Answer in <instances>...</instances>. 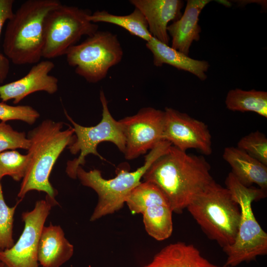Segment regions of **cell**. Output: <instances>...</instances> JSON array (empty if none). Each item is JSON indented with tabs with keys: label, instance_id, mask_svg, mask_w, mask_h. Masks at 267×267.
I'll return each mask as SVG.
<instances>
[{
	"label": "cell",
	"instance_id": "obj_16",
	"mask_svg": "<svg viewBox=\"0 0 267 267\" xmlns=\"http://www.w3.org/2000/svg\"><path fill=\"white\" fill-rule=\"evenodd\" d=\"M209 0H188L181 16L167 27L172 38L171 47L188 56L194 41L200 39L201 29L198 24L199 15Z\"/></svg>",
	"mask_w": 267,
	"mask_h": 267
},
{
	"label": "cell",
	"instance_id": "obj_23",
	"mask_svg": "<svg viewBox=\"0 0 267 267\" xmlns=\"http://www.w3.org/2000/svg\"><path fill=\"white\" fill-rule=\"evenodd\" d=\"M30 162L28 154L23 155L16 150L0 153V181L5 176L19 181L24 177Z\"/></svg>",
	"mask_w": 267,
	"mask_h": 267
},
{
	"label": "cell",
	"instance_id": "obj_18",
	"mask_svg": "<svg viewBox=\"0 0 267 267\" xmlns=\"http://www.w3.org/2000/svg\"><path fill=\"white\" fill-rule=\"evenodd\" d=\"M222 158L230 166L231 173L241 183L247 187L256 184L267 191V165L237 147H225Z\"/></svg>",
	"mask_w": 267,
	"mask_h": 267
},
{
	"label": "cell",
	"instance_id": "obj_6",
	"mask_svg": "<svg viewBox=\"0 0 267 267\" xmlns=\"http://www.w3.org/2000/svg\"><path fill=\"white\" fill-rule=\"evenodd\" d=\"M186 208L207 237L222 249L234 243L241 212L226 188L214 181Z\"/></svg>",
	"mask_w": 267,
	"mask_h": 267
},
{
	"label": "cell",
	"instance_id": "obj_20",
	"mask_svg": "<svg viewBox=\"0 0 267 267\" xmlns=\"http://www.w3.org/2000/svg\"><path fill=\"white\" fill-rule=\"evenodd\" d=\"M143 267H230L219 266L204 258L193 245L178 242L162 249Z\"/></svg>",
	"mask_w": 267,
	"mask_h": 267
},
{
	"label": "cell",
	"instance_id": "obj_4",
	"mask_svg": "<svg viewBox=\"0 0 267 267\" xmlns=\"http://www.w3.org/2000/svg\"><path fill=\"white\" fill-rule=\"evenodd\" d=\"M225 184L241 212L235 240L231 245L222 249L227 256L225 265L233 267L267 254V234L256 219L252 208V203L265 198L267 192L260 188L245 186L231 172Z\"/></svg>",
	"mask_w": 267,
	"mask_h": 267
},
{
	"label": "cell",
	"instance_id": "obj_12",
	"mask_svg": "<svg viewBox=\"0 0 267 267\" xmlns=\"http://www.w3.org/2000/svg\"><path fill=\"white\" fill-rule=\"evenodd\" d=\"M164 111L152 107L140 109L119 120L125 137V158L134 159L154 148L163 139Z\"/></svg>",
	"mask_w": 267,
	"mask_h": 267
},
{
	"label": "cell",
	"instance_id": "obj_7",
	"mask_svg": "<svg viewBox=\"0 0 267 267\" xmlns=\"http://www.w3.org/2000/svg\"><path fill=\"white\" fill-rule=\"evenodd\" d=\"M68 65L76 73L90 83L104 79L109 69L122 59L123 50L116 34L97 31L66 53Z\"/></svg>",
	"mask_w": 267,
	"mask_h": 267
},
{
	"label": "cell",
	"instance_id": "obj_3",
	"mask_svg": "<svg viewBox=\"0 0 267 267\" xmlns=\"http://www.w3.org/2000/svg\"><path fill=\"white\" fill-rule=\"evenodd\" d=\"M61 4L58 0H28L7 22L3 49L18 65L38 63L43 57L45 24L49 13Z\"/></svg>",
	"mask_w": 267,
	"mask_h": 267
},
{
	"label": "cell",
	"instance_id": "obj_21",
	"mask_svg": "<svg viewBox=\"0 0 267 267\" xmlns=\"http://www.w3.org/2000/svg\"><path fill=\"white\" fill-rule=\"evenodd\" d=\"M88 19L94 23L104 22L116 25L146 42L152 37L144 16L136 8L130 14L125 15L113 14L106 10H97L90 14Z\"/></svg>",
	"mask_w": 267,
	"mask_h": 267
},
{
	"label": "cell",
	"instance_id": "obj_27",
	"mask_svg": "<svg viewBox=\"0 0 267 267\" xmlns=\"http://www.w3.org/2000/svg\"><path fill=\"white\" fill-rule=\"evenodd\" d=\"M39 117V113L31 106H12L3 102L0 103V120L2 122L20 120L33 125Z\"/></svg>",
	"mask_w": 267,
	"mask_h": 267
},
{
	"label": "cell",
	"instance_id": "obj_8",
	"mask_svg": "<svg viewBox=\"0 0 267 267\" xmlns=\"http://www.w3.org/2000/svg\"><path fill=\"white\" fill-rule=\"evenodd\" d=\"M91 13L77 6L61 4L48 15L45 24L43 57L65 55L83 36H90L98 26L88 19Z\"/></svg>",
	"mask_w": 267,
	"mask_h": 267
},
{
	"label": "cell",
	"instance_id": "obj_15",
	"mask_svg": "<svg viewBox=\"0 0 267 267\" xmlns=\"http://www.w3.org/2000/svg\"><path fill=\"white\" fill-rule=\"evenodd\" d=\"M130 2L144 16L152 37L169 45L168 23L181 16L184 2L180 0H131Z\"/></svg>",
	"mask_w": 267,
	"mask_h": 267
},
{
	"label": "cell",
	"instance_id": "obj_10",
	"mask_svg": "<svg viewBox=\"0 0 267 267\" xmlns=\"http://www.w3.org/2000/svg\"><path fill=\"white\" fill-rule=\"evenodd\" d=\"M126 203L132 214H141L145 229L152 237L162 241L173 230V210L163 192L155 184L141 181L130 193Z\"/></svg>",
	"mask_w": 267,
	"mask_h": 267
},
{
	"label": "cell",
	"instance_id": "obj_2",
	"mask_svg": "<svg viewBox=\"0 0 267 267\" xmlns=\"http://www.w3.org/2000/svg\"><path fill=\"white\" fill-rule=\"evenodd\" d=\"M63 127V122L47 119L29 132L30 162L17 194L19 201L32 190L44 192L55 199L57 191L49 181L51 172L60 155L75 139L72 127L65 130Z\"/></svg>",
	"mask_w": 267,
	"mask_h": 267
},
{
	"label": "cell",
	"instance_id": "obj_13",
	"mask_svg": "<svg viewBox=\"0 0 267 267\" xmlns=\"http://www.w3.org/2000/svg\"><path fill=\"white\" fill-rule=\"evenodd\" d=\"M164 111V140L182 151L193 148L206 155L212 153V136L205 123L172 108Z\"/></svg>",
	"mask_w": 267,
	"mask_h": 267
},
{
	"label": "cell",
	"instance_id": "obj_1",
	"mask_svg": "<svg viewBox=\"0 0 267 267\" xmlns=\"http://www.w3.org/2000/svg\"><path fill=\"white\" fill-rule=\"evenodd\" d=\"M210 169L203 156L187 154L172 145L151 164L142 178L158 186L173 212L180 214L215 181Z\"/></svg>",
	"mask_w": 267,
	"mask_h": 267
},
{
	"label": "cell",
	"instance_id": "obj_17",
	"mask_svg": "<svg viewBox=\"0 0 267 267\" xmlns=\"http://www.w3.org/2000/svg\"><path fill=\"white\" fill-rule=\"evenodd\" d=\"M74 246L66 239L60 225L50 223L43 228L38 248L42 267H61L72 258Z\"/></svg>",
	"mask_w": 267,
	"mask_h": 267
},
{
	"label": "cell",
	"instance_id": "obj_26",
	"mask_svg": "<svg viewBox=\"0 0 267 267\" xmlns=\"http://www.w3.org/2000/svg\"><path fill=\"white\" fill-rule=\"evenodd\" d=\"M30 139L24 132H19L4 122L0 123V153L8 149L21 148L28 150Z\"/></svg>",
	"mask_w": 267,
	"mask_h": 267
},
{
	"label": "cell",
	"instance_id": "obj_19",
	"mask_svg": "<svg viewBox=\"0 0 267 267\" xmlns=\"http://www.w3.org/2000/svg\"><path fill=\"white\" fill-rule=\"evenodd\" d=\"M146 46L152 54L153 62L155 66L161 67L166 64L178 70L190 72L201 81L207 79L206 73L210 66L207 61L193 59L153 37L146 42Z\"/></svg>",
	"mask_w": 267,
	"mask_h": 267
},
{
	"label": "cell",
	"instance_id": "obj_9",
	"mask_svg": "<svg viewBox=\"0 0 267 267\" xmlns=\"http://www.w3.org/2000/svg\"><path fill=\"white\" fill-rule=\"evenodd\" d=\"M100 100L102 107V118L100 122L94 126L85 127L76 123L65 111L68 120L73 126L75 139L68 147L70 153L80 154L78 158L67 163L66 173L73 179L77 178L76 172L79 166L86 163V157L89 154L98 156L104 159L97 151L98 145L104 141L114 144L119 150L124 153L125 137L120 122L112 117L108 107V101L101 89Z\"/></svg>",
	"mask_w": 267,
	"mask_h": 267
},
{
	"label": "cell",
	"instance_id": "obj_22",
	"mask_svg": "<svg viewBox=\"0 0 267 267\" xmlns=\"http://www.w3.org/2000/svg\"><path fill=\"white\" fill-rule=\"evenodd\" d=\"M226 108L233 111L253 112L267 118V92L254 89L230 90L226 96Z\"/></svg>",
	"mask_w": 267,
	"mask_h": 267
},
{
	"label": "cell",
	"instance_id": "obj_14",
	"mask_svg": "<svg viewBox=\"0 0 267 267\" xmlns=\"http://www.w3.org/2000/svg\"><path fill=\"white\" fill-rule=\"evenodd\" d=\"M54 66L50 60L39 62L21 79L0 86V98L3 102L13 100V103L18 104L28 95L37 91L55 93L58 89V80L49 75Z\"/></svg>",
	"mask_w": 267,
	"mask_h": 267
},
{
	"label": "cell",
	"instance_id": "obj_11",
	"mask_svg": "<svg viewBox=\"0 0 267 267\" xmlns=\"http://www.w3.org/2000/svg\"><path fill=\"white\" fill-rule=\"evenodd\" d=\"M58 205L55 199L46 195L36 201L31 211L23 212V231L10 249L0 252L3 267H39L38 248L41 234L52 207Z\"/></svg>",
	"mask_w": 267,
	"mask_h": 267
},
{
	"label": "cell",
	"instance_id": "obj_5",
	"mask_svg": "<svg viewBox=\"0 0 267 267\" xmlns=\"http://www.w3.org/2000/svg\"><path fill=\"white\" fill-rule=\"evenodd\" d=\"M171 145L170 142L162 140L145 156L142 166L133 172L122 168L118 170L115 178L108 179L102 176L99 170L86 171L79 166L77 178L83 185L92 189L98 195V202L89 221H95L123 208L130 193L141 182L147 169Z\"/></svg>",
	"mask_w": 267,
	"mask_h": 267
},
{
	"label": "cell",
	"instance_id": "obj_28",
	"mask_svg": "<svg viewBox=\"0 0 267 267\" xmlns=\"http://www.w3.org/2000/svg\"><path fill=\"white\" fill-rule=\"evenodd\" d=\"M13 0H0V35L4 23L13 14L12 10ZM10 69L9 60L0 53V84L7 77Z\"/></svg>",
	"mask_w": 267,
	"mask_h": 267
},
{
	"label": "cell",
	"instance_id": "obj_24",
	"mask_svg": "<svg viewBox=\"0 0 267 267\" xmlns=\"http://www.w3.org/2000/svg\"><path fill=\"white\" fill-rule=\"evenodd\" d=\"M19 201L10 207L5 202L0 181V252L10 249L14 244L13 238L14 215Z\"/></svg>",
	"mask_w": 267,
	"mask_h": 267
},
{
	"label": "cell",
	"instance_id": "obj_29",
	"mask_svg": "<svg viewBox=\"0 0 267 267\" xmlns=\"http://www.w3.org/2000/svg\"><path fill=\"white\" fill-rule=\"evenodd\" d=\"M0 267H3L2 263L0 261Z\"/></svg>",
	"mask_w": 267,
	"mask_h": 267
},
{
	"label": "cell",
	"instance_id": "obj_25",
	"mask_svg": "<svg viewBox=\"0 0 267 267\" xmlns=\"http://www.w3.org/2000/svg\"><path fill=\"white\" fill-rule=\"evenodd\" d=\"M237 147L267 166V138L258 131L242 137Z\"/></svg>",
	"mask_w": 267,
	"mask_h": 267
}]
</instances>
